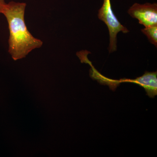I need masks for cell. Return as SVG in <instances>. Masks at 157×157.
I'll return each mask as SVG.
<instances>
[{
    "mask_svg": "<svg viewBox=\"0 0 157 157\" xmlns=\"http://www.w3.org/2000/svg\"><path fill=\"white\" fill-rule=\"evenodd\" d=\"M26 4L10 2L6 4L2 14L9 25V53L14 60L25 58L31 52L40 48L43 42L30 33L25 21Z\"/></svg>",
    "mask_w": 157,
    "mask_h": 157,
    "instance_id": "6da1fadb",
    "label": "cell"
},
{
    "mask_svg": "<svg viewBox=\"0 0 157 157\" xmlns=\"http://www.w3.org/2000/svg\"><path fill=\"white\" fill-rule=\"evenodd\" d=\"M99 19L105 23L109 32V52L112 53L117 50V35L120 32L128 33L129 31L122 25L113 13L110 0H104L103 5L98 11Z\"/></svg>",
    "mask_w": 157,
    "mask_h": 157,
    "instance_id": "7a4b0ae2",
    "label": "cell"
},
{
    "mask_svg": "<svg viewBox=\"0 0 157 157\" xmlns=\"http://www.w3.org/2000/svg\"><path fill=\"white\" fill-rule=\"evenodd\" d=\"M128 14L138 20L139 24L145 27L157 25V4L135 3L128 11Z\"/></svg>",
    "mask_w": 157,
    "mask_h": 157,
    "instance_id": "3957f363",
    "label": "cell"
},
{
    "mask_svg": "<svg viewBox=\"0 0 157 157\" xmlns=\"http://www.w3.org/2000/svg\"><path fill=\"white\" fill-rule=\"evenodd\" d=\"M157 72L146 71L142 76L135 79H130L129 82L136 83L143 87L147 95L154 98L157 95Z\"/></svg>",
    "mask_w": 157,
    "mask_h": 157,
    "instance_id": "277c9868",
    "label": "cell"
},
{
    "mask_svg": "<svg viewBox=\"0 0 157 157\" xmlns=\"http://www.w3.org/2000/svg\"><path fill=\"white\" fill-rule=\"evenodd\" d=\"M141 31L147 37L150 42L157 47V25L145 27L141 29Z\"/></svg>",
    "mask_w": 157,
    "mask_h": 157,
    "instance_id": "5b68a950",
    "label": "cell"
},
{
    "mask_svg": "<svg viewBox=\"0 0 157 157\" xmlns=\"http://www.w3.org/2000/svg\"><path fill=\"white\" fill-rule=\"evenodd\" d=\"M7 3L5 0H0V13L2 14L3 11L5 10Z\"/></svg>",
    "mask_w": 157,
    "mask_h": 157,
    "instance_id": "8992f818",
    "label": "cell"
}]
</instances>
